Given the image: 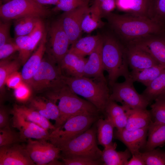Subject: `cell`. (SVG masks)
<instances>
[{"label":"cell","instance_id":"f907efd6","mask_svg":"<svg viewBox=\"0 0 165 165\" xmlns=\"http://www.w3.org/2000/svg\"><path fill=\"white\" fill-rule=\"evenodd\" d=\"M38 3L42 5H56L60 0H34Z\"/></svg>","mask_w":165,"mask_h":165},{"label":"cell","instance_id":"7402d4cb","mask_svg":"<svg viewBox=\"0 0 165 165\" xmlns=\"http://www.w3.org/2000/svg\"><path fill=\"white\" fill-rule=\"evenodd\" d=\"M127 118L125 128L129 130L148 127L152 122L149 111L146 109H127Z\"/></svg>","mask_w":165,"mask_h":165},{"label":"cell","instance_id":"2e32d148","mask_svg":"<svg viewBox=\"0 0 165 165\" xmlns=\"http://www.w3.org/2000/svg\"><path fill=\"white\" fill-rule=\"evenodd\" d=\"M148 127L129 130L124 128L117 130L115 138L122 142L127 147L132 155L144 149L146 144Z\"/></svg>","mask_w":165,"mask_h":165},{"label":"cell","instance_id":"52a82bcc","mask_svg":"<svg viewBox=\"0 0 165 165\" xmlns=\"http://www.w3.org/2000/svg\"><path fill=\"white\" fill-rule=\"evenodd\" d=\"M50 13L49 9L34 0H12L0 7V17L6 20L27 16L45 17Z\"/></svg>","mask_w":165,"mask_h":165},{"label":"cell","instance_id":"4dcf8cb0","mask_svg":"<svg viewBox=\"0 0 165 165\" xmlns=\"http://www.w3.org/2000/svg\"><path fill=\"white\" fill-rule=\"evenodd\" d=\"M45 26L43 21L39 18L32 31L29 34L30 37V42L19 61L24 64L30 57V55L40 43L45 33Z\"/></svg>","mask_w":165,"mask_h":165},{"label":"cell","instance_id":"4fadbf2b","mask_svg":"<svg viewBox=\"0 0 165 165\" xmlns=\"http://www.w3.org/2000/svg\"><path fill=\"white\" fill-rule=\"evenodd\" d=\"M89 7L87 4L69 11L64 12L60 19L70 44H73L80 38L82 31V19Z\"/></svg>","mask_w":165,"mask_h":165},{"label":"cell","instance_id":"d4e9b609","mask_svg":"<svg viewBox=\"0 0 165 165\" xmlns=\"http://www.w3.org/2000/svg\"><path fill=\"white\" fill-rule=\"evenodd\" d=\"M150 2V0H116V7L126 13L148 18Z\"/></svg>","mask_w":165,"mask_h":165},{"label":"cell","instance_id":"b9f144b4","mask_svg":"<svg viewBox=\"0 0 165 165\" xmlns=\"http://www.w3.org/2000/svg\"><path fill=\"white\" fill-rule=\"evenodd\" d=\"M93 4L98 9L102 17L112 13L116 7V0H94Z\"/></svg>","mask_w":165,"mask_h":165},{"label":"cell","instance_id":"f6af8a7d","mask_svg":"<svg viewBox=\"0 0 165 165\" xmlns=\"http://www.w3.org/2000/svg\"><path fill=\"white\" fill-rule=\"evenodd\" d=\"M19 50L15 41L6 43L0 47V59H6L12 54Z\"/></svg>","mask_w":165,"mask_h":165},{"label":"cell","instance_id":"836d02e7","mask_svg":"<svg viewBox=\"0 0 165 165\" xmlns=\"http://www.w3.org/2000/svg\"><path fill=\"white\" fill-rule=\"evenodd\" d=\"M148 17L165 29V0H150Z\"/></svg>","mask_w":165,"mask_h":165},{"label":"cell","instance_id":"f35d334b","mask_svg":"<svg viewBox=\"0 0 165 165\" xmlns=\"http://www.w3.org/2000/svg\"><path fill=\"white\" fill-rule=\"evenodd\" d=\"M23 141L19 133L17 134L9 126L0 129V147L9 145Z\"/></svg>","mask_w":165,"mask_h":165},{"label":"cell","instance_id":"60d3db41","mask_svg":"<svg viewBox=\"0 0 165 165\" xmlns=\"http://www.w3.org/2000/svg\"><path fill=\"white\" fill-rule=\"evenodd\" d=\"M65 165H104L101 160H93L83 157L61 158Z\"/></svg>","mask_w":165,"mask_h":165},{"label":"cell","instance_id":"44dd1931","mask_svg":"<svg viewBox=\"0 0 165 165\" xmlns=\"http://www.w3.org/2000/svg\"><path fill=\"white\" fill-rule=\"evenodd\" d=\"M128 108L109 100L105 107L104 115L117 130H121L125 128L127 124Z\"/></svg>","mask_w":165,"mask_h":165},{"label":"cell","instance_id":"9c48e42d","mask_svg":"<svg viewBox=\"0 0 165 165\" xmlns=\"http://www.w3.org/2000/svg\"><path fill=\"white\" fill-rule=\"evenodd\" d=\"M55 63L53 59L50 61L43 59L28 85L37 91L52 88L57 85L61 80L62 74L59 66H56Z\"/></svg>","mask_w":165,"mask_h":165},{"label":"cell","instance_id":"ab89813d","mask_svg":"<svg viewBox=\"0 0 165 165\" xmlns=\"http://www.w3.org/2000/svg\"><path fill=\"white\" fill-rule=\"evenodd\" d=\"M90 0H60L53 9L54 11H69L83 5L89 4Z\"/></svg>","mask_w":165,"mask_h":165},{"label":"cell","instance_id":"e0dca14e","mask_svg":"<svg viewBox=\"0 0 165 165\" xmlns=\"http://www.w3.org/2000/svg\"><path fill=\"white\" fill-rule=\"evenodd\" d=\"M129 66L137 71L160 64L149 53L131 43L125 45Z\"/></svg>","mask_w":165,"mask_h":165},{"label":"cell","instance_id":"8fae6325","mask_svg":"<svg viewBox=\"0 0 165 165\" xmlns=\"http://www.w3.org/2000/svg\"><path fill=\"white\" fill-rule=\"evenodd\" d=\"M49 52L50 57L58 64L68 52L70 44L60 19L53 21L49 30Z\"/></svg>","mask_w":165,"mask_h":165},{"label":"cell","instance_id":"816d5d0a","mask_svg":"<svg viewBox=\"0 0 165 165\" xmlns=\"http://www.w3.org/2000/svg\"><path fill=\"white\" fill-rule=\"evenodd\" d=\"M58 159L55 160L50 162L48 165H64V162H60L58 160Z\"/></svg>","mask_w":165,"mask_h":165},{"label":"cell","instance_id":"ee69618b","mask_svg":"<svg viewBox=\"0 0 165 165\" xmlns=\"http://www.w3.org/2000/svg\"><path fill=\"white\" fill-rule=\"evenodd\" d=\"M1 20L0 23V47L13 41L10 35L11 23L10 20Z\"/></svg>","mask_w":165,"mask_h":165},{"label":"cell","instance_id":"cb8c5ba5","mask_svg":"<svg viewBox=\"0 0 165 165\" xmlns=\"http://www.w3.org/2000/svg\"><path fill=\"white\" fill-rule=\"evenodd\" d=\"M102 36L99 35L79 38L72 45L68 52L81 57L90 55L95 49Z\"/></svg>","mask_w":165,"mask_h":165},{"label":"cell","instance_id":"603a6c76","mask_svg":"<svg viewBox=\"0 0 165 165\" xmlns=\"http://www.w3.org/2000/svg\"><path fill=\"white\" fill-rule=\"evenodd\" d=\"M117 144L113 143L104 148L101 160L105 165H127L132 154L127 148L123 151H117Z\"/></svg>","mask_w":165,"mask_h":165},{"label":"cell","instance_id":"7a4b0ae2","mask_svg":"<svg viewBox=\"0 0 165 165\" xmlns=\"http://www.w3.org/2000/svg\"><path fill=\"white\" fill-rule=\"evenodd\" d=\"M52 89L48 97L57 105L60 113L54 125L55 128L71 116L80 114L99 116L101 113L93 104L79 97L62 81Z\"/></svg>","mask_w":165,"mask_h":165},{"label":"cell","instance_id":"c3c4849f","mask_svg":"<svg viewBox=\"0 0 165 165\" xmlns=\"http://www.w3.org/2000/svg\"><path fill=\"white\" fill-rule=\"evenodd\" d=\"M9 113L4 108L0 109V129L9 126Z\"/></svg>","mask_w":165,"mask_h":165},{"label":"cell","instance_id":"9a60e30c","mask_svg":"<svg viewBox=\"0 0 165 165\" xmlns=\"http://www.w3.org/2000/svg\"><path fill=\"white\" fill-rule=\"evenodd\" d=\"M25 146L15 143L0 147V165H34Z\"/></svg>","mask_w":165,"mask_h":165},{"label":"cell","instance_id":"5bb4252c","mask_svg":"<svg viewBox=\"0 0 165 165\" xmlns=\"http://www.w3.org/2000/svg\"><path fill=\"white\" fill-rule=\"evenodd\" d=\"M129 43L146 51L160 64L165 66V31L148 35Z\"/></svg>","mask_w":165,"mask_h":165},{"label":"cell","instance_id":"ffe728a7","mask_svg":"<svg viewBox=\"0 0 165 165\" xmlns=\"http://www.w3.org/2000/svg\"><path fill=\"white\" fill-rule=\"evenodd\" d=\"M87 59L68 51L59 64L62 75L72 77L83 76L84 67Z\"/></svg>","mask_w":165,"mask_h":165},{"label":"cell","instance_id":"7bdbcfd3","mask_svg":"<svg viewBox=\"0 0 165 165\" xmlns=\"http://www.w3.org/2000/svg\"><path fill=\"white\" fill-rule=\"evenodd\" d=\"M14 89V95L18 101L23 103L29 99L31 91L29 85L27 83L23 81Z\"/></svg>","mask_w":165,"mask_h":165},{"label":"cell","instance_id":"1f68e13d","mask_svg":"<svg viewBox=\"0 0 165 165\" xmlns=\"http://www.w3.org/2000/svg\"><path fill=\"white\" fill-rule=\"evenodd\" d=\"M98 9L93 4L85 13L81 24L82 31L89 33L104 24Z\"/></svg>","mask_w":165,"mask_h":165},{"label":"cell","instance_id":"ba28073f","mask_svg":"<svg viewBox=\"0 0 165 165\" xmlns=\"http://www.w3.org/2000/svg\"><path fill=\"white\" fill-rule=\"evenodd\" d=\"M130 78L122 82H116L112 87L109 100L119 102L130 109H146L150 103L142 94H139Z\"/></svg>","mask_w":165,"mask_h":165},{"label":"cell","instance_id":"bcb514c9","mask_svg":"<svg viewBox=\"0 0 165 165\" xmlns=\"http://www.w3.org/2000/svg\"><path fill=\"white\" fill-rule=\"evenodd\" d=\"M30 40V37L29 35L19 36L15 38V42L19 49L18 58L24 53L29 45Z\"/></svg>","mask_w":165,"mask_h":165},{"label":"cell","instance_id":"d6a6232c","mask_svg":"<svg viewBox=\"0 0 165 165\" xmlns=\"http://www.w3.org/2000/svg\"><path fill=\"white\" fill-rule=\"evenodd\" d=\"M165 94V70L146 86L142 94L150 103Z\"/></svg>","mask_w":165,"mask_h":165},{"label":"cell","instance_id":"f5cc1de1","mask_svg":"<svg viewBox=\"0 0 165 165\" xmlns=\"http://www.w3.org/2000/svg\"><path fill=\"white\" fill-rule=\"evenodd\" d=\"M12 0H3V1L4 3H6L9 2Z\"/></svg>","mask_w":165,"mask_h":165},{"label":"cell","instance_id":"ac0fdd59","mask_svg":"<svg viewBox=\"0 0 165 165\" xmlns=\"http://www.w3.org/2000/svg\"><path fill=\"white\" fill-rule=\"evenodd\" d=\"M103 40L102 38L94 51L89 55L85 65L83 76L106 81L102 57Z\"/></svg>","mask_w":165,"mask_h":165},{"label":"cell","instance_id":"8992f818","mask_svg":"<svg viewBox=\"0 0 165 165\" xmlns=\"http://www.w3.org/2000/svg\"><path fill=\"white\" fill-rule=\"evenodd\" d=\"M99 118V116L86 114L71 116L52 131L49 140L59 147L88 130Z\"/></svg>","mask_w":165,"mask_h":165},{"label":"cell","instance_id":"74e56055","mask_svg":"<svg viewBox=\"0 0 165 165\" xmlns=\"http://www.w3.org/2000/svg\"><path fill=\"white\" fill-rule=\"evenodd\" d=\"M145 165H165V152L155 148L140 152Z\"/></svg>","mask_w":165,"mask_h":165},{"label":"cell","instance_id":"681fc988","mask_svg":"<svg viewBox=\"0 0 165 165\" xmlns=\"http://www.w3.org/2000/svg\"><path fill=\"white\" fill-rule=\"evenodd\" d=\"M140 152L132 155V158L128 160L127 165H145Z\"/></svg>","mask_w":165,"mask_h":165},{"label":"cell","instance_id":"d590c367","mask_svg":"<svg viewBox=\"0 0 165 165\" xmlns=\"http://www.w3.org/2000/svg\"><path fill=\"white\" fill-rule=\"evenodd\" d=\"M149 111L153 122L165 124V94L155 100Z\"/></svg>","mask_w":165,"mask_h":165},{"label":"cell","instance_id":"5b68a950","mask_svg":"<svg viewBox=\"0 0 165 165\" xmlns=\"http://www.w3.org/2000/svg\"><path fill=\"white\" fill-rule=\"evenodd\" d=\"M96 122L80 135L59 147L61 158L83 157L101 160L102 151L98 146Z\"/></svg>","mask_w":165,"mask_h":165},{"label":"cell","instance_id":"3957f363","mask_svg":"<svg viewBox=\"0 0 165 165\" xmlns=\"http://www.w3.org/2000/svg\"><path fill=\"white\" fill-rule=\"evenodd\" d=\"M102 57L104 70L108 74V83L111 88L120 76L130 78V72L125 46L119 39L111 34L102 36Z\"/></svg>","mask_w":165,"mask_h":165},{"label":"cell","instance_id":"e575fe53","mask_svg":"<svg viewBox=\"0 0 165 165\" xmlns=\"http://www.w3.org/2000/svg\"><path fill=\"white\" fill-rule=\"evenodd\" d=\"M39 18H41L27 16L14 20L15 38L30 34L34 28Z\"/></svg>","mask_w":165,"mask_h":165},{"label":"cell","instance_id":"f546056e","mask_svg":"<svg viewBox=\"0 0 165 165\" xmlns=\"http://www.w3.org/2000/svg\"><path fill=\"white\" fill-rule=\"evenodd\" d=\"M13 108L22 114L27 120L47 130H50L52 131L55 129L54 125H52L49 119L31 107L16 105Z\"/></svg>","mask_w":165,"mask_h":165},{"label":"cell","instance_id":"d6986e66","mask_svg":"<svg viewBox=\"0 0 165 165\" xmlns=\"http://www.w3.org/2000/svg\"><path fill=\"white\" fill-rule=\"evenodd\" d=\"M46 42L47 35L46 32L37 50L24 64L21 74L23 81L28 84L42 60L46 49Z\"/></svg>","mask_w":165,"mask_h":165},{"label":"cell","instance_id":"8d00e7d4","mask_svg":"<svg viewBox=\"0 0 165 165\" xmlns=\"http://www.w3.org/2000/svg\"><path fill=\"white\" fill-rule=\"evenodd\" d=\"M19 61L2 59L0 63V88L1 90L6 84V79L12 74L18 71L20 68Z\"/></svg>","mask_w":165,"mask_h":165},{"label":"cell","instance_id":"484cf974","mask_svg":"<svg viewBox=\"0 0 165 165\" xmlns=\"http://www.w3.org/2000/svg\"><path fill=\"white\" fill-rule=\"evenodd\" d=\"M30 107L48 119L58 120L60 112L57 105L50 100L36 97L31 99Z\"/></svg>","mask_w":165,"mask_h":165},{"label":"cell","instance_id":"7c38bea8","mask_svg":"<svg viewBox=\"0 0 165 165\" xmlns=\"http://www.w3.org/2000/svg\"><path fill=\"white\" fill-rule=\"evenodd\" d=\"M11 112L13 115L12 126L19 130L23 141L29 139L49 140L50 133L48 130L27 120L22 114L13 108Z\"/></svg>","mask_w":165,"mask_h":165},{"label":"cell","instance_id":"277c9868","mask_svg":"<svg viewBox=\"0 0 165 165\" xmlns=\"http://www.w3.org/2000/svg\"><path fill=\"white\" fill-rule=\"evenodd\" d=\"M61 79L72 91L85 98L104 115L110 95L107 81L84 76L72 77L63 75Z\"/></svg>","mask_w":165,"mask_h":165},{"label":"cell","instance_id":"7dc6e473","mask_svg":"<svg viewBox=\"0 0 165 165\" xmlns=\"http://www.w3.org/2000/svg\"><path fill=\"white\" fill-rule=\"evenodd\" d=\"M23 81L21 73L17 71L12 74L8 78L6 84L9 87L14 89Z\"/></svg>","mask_w":165,"mask_h":165},{"label":"cell","instance_id":"4316f807","mask_svg":"<svg viewBox=\"0 0 165 165\" xmlns=\"http://www.w3.org/2000/svg\"><path fill=\"white\" fill-rule=\"evenodd\" d=\"M145 152L151 150L165 143V124L152 122L148 127Z\"/></svg>","mask_w":165,"mask_h":165},{"label":"cell","instance_id":"30bf717a","mask_svg":"<svg viewBox=\"0 0 165 165\" xmlns=\"http://www.w3.org/2000/svg\"><path fill=\"white\" fill-rule=\"evenodd\" d=\"M26 149L30 158L36 165H48L61 157L58 147L44 140H27Z\"/></svg>","mask_w":165,"mask_h":165},{"label":"cell","instance_id":"f1b7e54d","mask_svg":"<svg viewBox=\"0 0 165 165\" xmlns=\"http://www.w3.org/2000/svg\"><path fill=\"white\" fill-rule=\"evenodd\" d=\"M97 135L98 144L104 148L113 143V129L115 127L107 118H99L96 121Z\"/></svg>","mask_w":165,"mask_h":165},{"label":"cell","instance_id":"83f0119b","mask_svg":"<svg viewBox=\"0 0 165 165\" xmlns=\"http://www.w3.org/2000/svg\"><path fill=\"white\" fill-rule=\"evenodd\" d=\"M165 70V66L159 64L154 66L130 72V78L134 82H140L146 86Z\"/></svg>","mask_w":165,"mask_h":165},{"label":"cell","instance_id":"6da1fadb","mask_svg":"<svg viewBox=\"0 0 165 165\" xmlns=\"http://www.w3.org/2000/svg\"><path fill=\"white\" fill-rule=\"evenodd\" d=\"M111 28L124 45L148 35L165 31V29L148 18L128 13H111L105 17Z\"/></svg>","mask_w":165,"mask_h":165}]
</instances>
